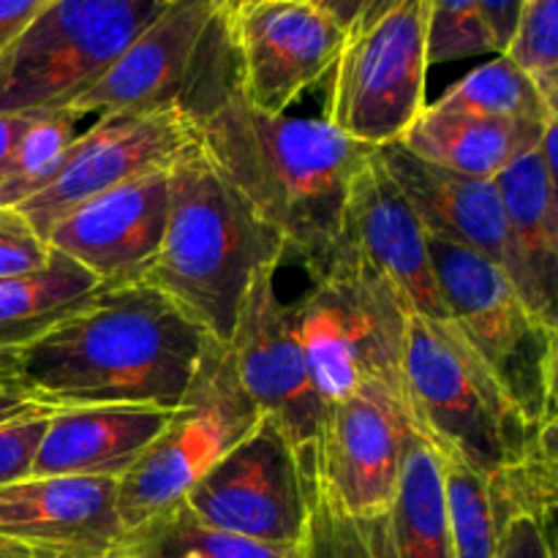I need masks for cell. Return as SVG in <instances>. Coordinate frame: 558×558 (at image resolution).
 <instances>
[{
	"mask_svg": "<svg viewBox=\"0 0 558 558\" xmlns=\"http://www.w3.org/2000/svg\"><path fill=\"white\" fill-rule=\"evenodd\" d=\"M556 428H545L537 445L510 466L499 469L488 477L490 505H494L499 529L515 518H532L543 532L554 534L556 499H558V452Z\"/></svg>",
	"mask_w": 558,
	"mask_h": 558,
	"instance_id": "28",
	"label": "cell"
},
{
	"mask_svg": "<svg viewBox=\"0 0 558 558\" xmlns=\"http://www.w3.org/2000/svg\"><path fill=\"white\" fill-rule=\"evenodd\" d=\"M169 169L142 174L82 202L44 240L85 267L101 287L142 283L167 229L172 199Z\"/></svg>",
	"mask_w": 558,
	"mask_h": 558,
	"instance_id": "17",
	"label": "cell"
},
{
	"mask_svg": "<svg viewBox=\"0 0 558 558\" xmlns=\"http://www.w3.org/2000/svg\"><path fill=\"white\" fill-rule=\"evenodd\" d=\"M38 407H33L3 374H0V423H9V420L22 417L27 412H36Z\"/></svg>",
	"mask_w": 558,
	"mask_h": 558,
	"instance_id": "40",
	"label": "cell"
},
{
	"mask_svg": "<svg viewBox=\"0 0 558 558\" xmlns=\"http://www.w3.org/2000/svg\"><path fill=\"white\" fill-rule=\"evenodd\" d=\"M412 430L407 396L385 381L325 403L311 466L316 488L347 515H385Z\"/></svg>",
	"mask_w": 558,
	"mask_h": 558,
	"instance_id": "12",
	"label": "cell"
},
{
	"mask_svg": "<svg viewBox=\"0 0 558 558\" xmlns=\"http://www.w3.org/2000/svg\"><path fill=\"white\" fill-rule=\"evenodd\" d=\"M376 150L396 183L403 189V194L409 196L430 238L447 240V243L461 245V248L488 259L510 278L518 294L545 322L556 325V316L548 314V308L543 305L532 276L518 254L515 238H512L510 221H507L494 180L466 178V174L434 167V163L412 156L398 142L376 147Z\"/></svg>",
	"mask_w": 558,
	"mask_h": 558,
	"instance_id": "16",
	"label": "cell"
},
{
	"mask_svg": "<svg viewBox=\"0 0 558 558\" xmlns=\"http://www.w3.org/2000/svg\"><path fill=\"white\" fill-rule=\"evenodd\" d=\"M161 0H49L0 54V112L65 109L140 36Z\"/></svg>",
	"mask_w": 558,
	"mask_h": 558,
	"instance_id": "8",
	"label": "cell"
},
{
	"mask_svg": "<svg viewBox=\"0 0 558 558\" xmlns=\"http://www.w3.org/2000/svg\"><path fill=\"white\" fill-rule=\"evenodd\" d=\"M434 107L515 120V123H545L558 118V107L545 101L537 85L505 54L461 76L436 98Z\"/></svg>",
	"mask_w": 558,
	"mask_h": 558,
	"instance_id": "26",
	"label": "cell"
},
{
	"mask_svg": "<svg viewBox=\"0 0 558 558\" xmlns=\"http://www.w3.org/2000/svg\"><path fill=\"white\" fill-rule=\"evenodd\" d=\"M161 3H167V0H161Z\"/></svg>",
	"mask_w": 558,
	"mask_h": 558,
	"instance_id": "42",
	"label": "cell"
},
{
	"mask_svg": "<svg viewBox=\"0 0 558 558\" xmlns=\"http://www.w3.org/2000/svg\"><path fill=\"white\" fill-rule=\"evenodd\" d=\"M0 558H47V556L27 548L25 543H16V539L3 537V534H0Z\"/></svg>",
	"mask_w": 558,
	"mask_h": 558,
	"instance_id": "41",
	"label": "cell"
},
{
	"mask_svg": "<svg viewBox=\"0 0 558 558\" xmlns=\"http://www.w3.org/2000/svg\"><path fill=\"white\" fill-rule=\"evenodd\" d=\"M343 234L390 281L409 314L450 319L430 262V234L401 185L371 150L349 185Z\"/></svg>",
	"mask_w": 558,
	"mask_h": 558,
	"instance_id": "18",
	"label": "cell"
},
{
	"mask_svg": "<svg viewBox=\"0 0 558 558\" xmlns=\"http://www.w3.org/2000/svg\"><path fill=\"white\" fill-rule=\"evenodd\" d=\"M259 417L234 374L229 347L210 336L180 407L140 461L118 480V515L125 532L183 505L202 474Z\"/></svg>",
	"mask_w": 558,
	"mask_h": 558,
	"instance_id": "7",
	"label": "cell"
},
{
	"mask_svg": "<svg viewBox=\"0 0 558 558\" xmlns=\"http://www.w3.org/2000/svg\"><path fill=\"white\" fill-rule=\"evenodd\" d=\"M80 120L82 114L74 109L33 114L0 174V210H16L58 178L71 145L80 136Z\"/></svg>",
	"mask_w": 558,
	"mask_h": 558,
	"instance_id": "27",
	"label": "cell"
},
{
	"mask_svg": "<svg viewBox=\"0 0 558 558\" xmlns=\"http://www.w3.org/2000/svg\"><path fill=\"white\" fill-rule=\"evenodd\" d=\"M505 58L537 85L545 101L558 107V0H523Z\"/></svg>",
	"mask_w": 558,
	"mask_h": 558,
	"instance_id": "31",
	"label": "cell"
},
{
	"mask_svg": "<svg viewBox=\"0 0 558 558\" xmlns=\"http://www.w3.org/2000/svg\"><path fill=\"white\" fill-rule=\"evenodd\" d=\"M515 238L518 254L539 300L556 316L558 298V194L537 147L507 163L494 178Z\"/></svg>",
	"mask_w": 558,
	"mask_h": 558,
	"instance_id": "22",
	"label": "cell"
},
{
	"mask_svg": "<svg viewBox=\"0 0 558 558\" xmlns=\"http://www.w3.org/2000/svg\"><path fill=\"white\" fill-rule=\"evenodd\" d=\"M229 0H167L118 60L65 109L87 114L189 109L232 54Z\"/></svg>",
	"mask_w": 558,
	"mask_h": 558,
	"instance_id": "10",
	"label": "cell"
},
{
	"mask_svg": "<svg viewBox=\"0 0 558 558\" xmlns=\"http://www.w3.org/2000/svg\"><path fill=\"white\" fill-rule=\"evenodd\" d=\"M98 289L101 283L85 267L49 248L41 270L0 281V354L41 338Z\"/></svg>",
	"mask_w": 558,
	"mask_h": 558,
	"instance_id": "24",
	"label": "cell"
},
{
	"mask_svg": "<svg viewBox=\"0 0 558 558\" xmlns=\"http://www.w3.org/2000/svg\"><path fill=\"white\" fill-rule=\"evenodd\" d=\"M403 396L430 445L456 450L483 474L521 461L545 430L529 425L450 319L409 314Z\"/></svg>",
	"mask_w": 558,
	"mask_h": 558,
	"instance_id": "4",
	"label": "cell"
},
{
	"mask_svg": "<svg viewBox=\"0 0 558 558\" xmlns=\"http://www.w3.org/2000/svg\"><path fill=\"white\" fill-rule=\"evenodd\" d=\"M272 278L276 270H265L251 283L227 347L234 374L262 417L281 428L300 461L311 463L325 403L311 379L294 308L278 298Z\"/></svg>",
	"mask_w": 558,
	"mask_h": 558,
	"instance_id": "15",
	"label": "cell"
},
{
	"mask_svg": "<svg viewBox=\"0 0 558 558\" xmlns=\"http://www.w3.org/2000/svg\"><path fill=\"white\" fill-rule=\"evenodd\" d=\"M33 114H14V112H0V174H3L5 163H9L11 153H14L16 142L25 134L31 125Z\"/></svg>",
	"mask_w": 558,
	"mask_h": 558,
	"instance_id": "39",
	"label": "cell"
},
{
	"mask_svg": "<svg viewBox=\"0 0 558 558\" xmlns=\"http://www.w3.org/2000/svg\"><path fill=\"white\" fill-rule=\"evenodd\" d=\"M207 330L147 283L101 287L41 338L0 354V374L38 409L156 407L174 412Z\"/></svg>",
	"mask_w": 558,
	"mask_h": 558,
	"instance_id": "1",
	"label": "cell"
},
{
	"mask_svg": "<svg viewBox=\"0 0 558 558\" xmlns=\"http://www.w3.org/2000/svg\"><path fill=\"white\" fill-rule=\"evenodd\" d=\"M292 308L322 403L338 401L365 381L403 390L409 311L347 234L341 232L327 270Z\"/></svg>",
	"mask_w": 558,
	"mask_h": 558,
	"instance_id": "5",
	"label": "cell"
},
{
	"mask_svg": "<svg viewBox=\"0 0 558 558\" xmlns=\"http://www.w3.org/2000/svg\"><path fill=\"white\" fill-rule=\"evenodd\" d=\"M227 22L240 90L272 114L330 76L349 36L308 0H229Z\"/></svg>",
	"mask_w": 558,
	"mask_h": 558,
	"instance_id": "14",
	"label": "cell"
},
{
	"mask_svg": "<svg viewBox=\"0 0 558 558\" xmlns=\"http://www.w3.org/2000/svg\"><path fill=\"white\" fill-rule=\"evenodd\" d=\"M387 518L398 558H456L439 456L417 428L407 439Z\"/></svg>",
	"mask_w": 558,
	"mask_h": 558,
	"instance_id": "23",
	"label": "cell"
},
{
	"mask_svg": "<svg viewBox=\"0 0 558 558\" xmlns=\"http://www.w3.org/2000/svg\"><path fill=\"white\" fill-rule=\"evenodd\" d=\"M199 147L251 207L283 238L311 281L330 265L343 232L349 185L374 147L325 118H289L254 107L238 71L189 109Z\"/></svg>",
	"mask_w": 558,
	"mask_h": 558,
	"instance_id": "2",
	"label": "cell"
},
{
	"mask_svg": "<svg viewBox=\"0 0 558 558\" xmlns=\"http://www.w3.org/2000/svg\"><path fill=\"white\" fill-rule=\"evenodd\" d=\"M308 3H314L316 9L325 11L332 22H338V25L349 33L352 27H357L371 11L379 9L385 0H308Z\"/></svg>",
	"mask_w": 558,
	"mask_h": 558,
	"instance_id": "38",
	"label": "cell"
},
{
	"mask_svg": "<svg viewBox=\"0 0 558 558\" xmlns=\"http://www.w3.org/2000/svg\"><path fill=\"white\" fill-rule=\"evenodd\" d=\"M494 52L480 0H428V65Z\"/></svg>",
	"mask_w": 558,
	"mask_h": 558,
	"instance_id": "32",
	"label": "cell"
},
{
	"mask_svg": "<svg viewBox=\"0 0 558 558\" xmlns=\"http://www.w3.org/2000/svg\"><path fill=\"white\" fill-rule=\"evenodd\" d=\"M305 474H308L311 515L303 558H398L387 512L371 518L347 515L316 488L311 469H305Z\"/></svg>",
	"mask_w": 558,
	"mask_h": 558,
	"instance_id": "30",
	"label": "cell"
},
{
	"mask_svg": "<svg viewBox=\"0 0 558 558\" xmlns=\"http://www.w3.org/2000/svg\"><path fill=\"white\" fill-rule=\"evenodd\" d=\"M218 532L276 548H303L308 534V474L276 423H259L223 452L183 501Z\"/></svg>",
	"mask_w": 558,
	"mask_h": 558,
	"instance_id": "11",
	"label": "cell"
},
{
	"mask_svg": "<svg viewBox=\"0 0 558 558\" xmlns=\"http://www.w3.org/2000/svg\"><path fill=\"white\" fill-rule=\"evenodd\" d=\"M49 414V409H36L0 423V488L33 477V461L47 430Z\"/></svg>",
	"mask_w": 558,
	"mask_h": 558,
	"instance_id": "33",
	"label": "cell"
},
{
	"mask_svg": "<svg viewBox=\"0 0 558 558\" xmlns=\"http://www.w3.org/2000/svg\"><path fill=\"white\" fill-rule=\"evenodd\" d=\"M545 125L548 120L515 123V120L483 118V114L425 104L398 145L434 167L450 169L466 178L494 180L507 163L539 145Z\"/></svg>",
	"mask_w": 558,
	"mask_h": 558,
	"instance_id": "21",
	"label": "cell"
},
{
	"mask_svg": "<svg viewBox=\"0 0 558 558\" xmlns=\"http://www.w3.org/2000/svg\"><path fill=\"white\" fill-rule=\"evenodd\" d=\"M0 534L47 558H109L125 534L118 480L27 477L5 485Z\"/></svg>",
	"mask_w": 558,
	"mask_h": 558,
	"instance_id": "19",
	"label": "cell"
},
{
	"mask_svg": "<svg viewBox=\"0 0 558 558\" xmlns=\"http://www.w3.org/2000/svg\"><path fill=\"white\" fill-rule=\"evenodd\" d=\"M436 456H439L441 466L456 558H496L501 529L496 521L494 505H490L488 477L469 461H463L456 450L436 447Z\"/></svg>",
	"mask_w": 558,
	"mask_h": 558,
	"instance_id": "29",
	"label": "cell"
},
{
	"mask_svg": "<svg viewBox=\"0 0 558 558\" xmlns=\"http://www.w3.org/2000/svg\"><path fill=\"white\" fill-rule=\"evenodd\" d=\"M49 245L20 210H0V281L41 270Z\"/></svg>",
	"mask_w": 558,
	"mask_h": 558,
	"instance_id": "34",
	"label": "cell"
},
{
	"mask_svg": "<svg viewBox=\"0 0 558 558\" xmlns=\"http://www.w3.org/2000/svg\"><path fill=\"white\" fill-rule=\"evenodd\" d=\"M109 558H303V548H276L218 532L178 505L129 529Z\"/></svg>",
	"mask_w": 558,
	"mask_h": 558,
	"instance_id": "25",
	"label": "cell"
},
{
	"mask_svg": "<svg viewBox=\"0 0 558 558\" xmlns=\"http://www.w3.org/2000/svg\"><path fill=\"white\" fill-rule=\"evenodd\" d=\"M523 0H480V14H483L485 31L496 54H505L512 33H515L518 16H521Z\"/></svg>",
	"mask_w": 558,
	"mask_h": 558,
	"instance_id": "36",
	"label": "cell"
},
{
	"mask_svg": "<svg viewBox=\"0 0 558 558\" xmlns=\"http://www.w3.org/2000/svg\"><path fill=\"white\" fill-rule=\"evenodd\" d=\"M441 300L477 357L488 365L529 425H558V325L545 322L510 278L483 256L430 238Z\"/></svg>",
	"mask_w": 558,
	"mask_h": 558,
	"instance_id": "6",
	"label": "cell"
},
{
	"mask_svg": "<svg viewBox=\"0 0 558 558\" xmlns=\"http://www.w3.org/2000/svg\"><path fill=\"white\" fill-rule=\"evenodd\" d=\"M169 417L172 412L156 407L54 409L33 461V477L120 480Z\"/></svg>",
	"mask_w": 558,
	"mask_h": 558,
	"instance_id": "20",
	"label": "cell"
},
{
	"mask_svg": "<svg viewBox=\"0 0 558 558\" xmlns=\"http://www.w3.org/2000/svg\"><path fill=\"white\" fill-rule=\"evenodd\" d=\"M49 0H0V54L22 36Z\"/></svg>",
	"mask_w": 558,
	"mask_h": 558,
	"instance_id": "37",
	"label": "cell"
},
{
	"mask_svg": "<svg viewBox=\"0 0 558 558\" xmlns=\"http://www.w3.org/2000/svg\"><path fill=\"white\" fill-rule=\"evenodd\" d=\"M169 178L167 229L142 283L227 343L245 292L281 265L287 245L199 145L172 163Z\"/></svg>",
	"mask_w": 558,
	"mask_h": 558,
	"instance_id": "3",
	"label": "cell"
},
{
	"mask_svg": "<svg viewBox=\"0 0 558 558\" xmlns=\"http://www.w3.org/2000/svg\"><path fill=\"white\" fill-rule=\"evenodd\" d=\"M199 145V131L183 109H129L98 114L71 145L58 178L16 210L47 238L49 229L82 202L109 189L169 169Z\"/></svg>",
	"mask_w": 558,
	"mask_h": 558,
	"instance_id": "13",
	"label": "cell"
},
{
	"mask_svg": "<svg viewBox=\"0 0 558 558\" xmlns=\"http://www.w3.org/2000/svg\"><path fill=\"white\" fill-rule=\"evenodd\" d=\"M325 120L365 147L401 140L425 109L428 0H385L352 27L330 71Z\"/></svg>",
	"mask_w": 558,
	"mask_h": 558,
	"instance_id": "9",
	"label": "cell"
},
{
	"mask_svg": "<svg viewBox=\"0 0 558 558\" xmlns=\"http://www.w3.org/2000/svg\"><path fill=\"white\" fill-rule=\"evenodd\" d=\"M496 558H554V534L543 532L532 518H515L501 532Z\"/></svg>",
	"mask_w": 558,
	"mask_h": 558,
	"instance_id": "35",
	"label": "cell"
}]
</instances>
